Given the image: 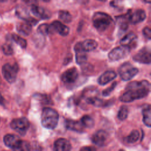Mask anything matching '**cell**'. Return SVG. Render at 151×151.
Returning <instances> with one entry per match:
<instances>
[{
  "label": "cell",
  "mask_w": 151,
  "mask_h": 151,
  "mask_svg": "<svg viewBox=\"0 0 151 151\" xmlns=\"http://www.w3.org/2000/svg\"><path fill=\"white\" fill-rule=\"evenodd\" d=\"M126 90L119 100L123 103H130L147 96L150 91V83L145 80L132 81L127 84Z\"/></svg>",
  "instance_id": "obj_1"
},
{
  "label": "cell",
  "mask_w": 151,
  "mask_h": 151,
  "mask_svg": "<svg viewBox=\"0 0 151 151\" xmlns=\"http://www.w3.org/2000/svg\"><path fill=\"white\" fill-rule=\"evenodd\" d=\"M59 120L58 112L50 107H44L41 113V124L48 129H54L57 126Z\"/></svg>",
  "instance_id": "obj_2"
},
{
  "label": "cell",
  "mask_w": 151,
  "mask_h": 151,
  "mask_svg": "<svg viewBox=\"0 0 151 151\" xmlns=\"http://www.w3.org/2000/svg\"><path fill=\"white\" fill-rule=\"evenodd\" d=\"M92 21L94 27L99 32H104L113 23L112 18L106 13L97 12L94 14Z\"/></svg>",
  "instance_id": "obj_3"
},
{
  "label": "cell",
  "mask_w": 151,
  "mask_h": 151,
  "mask_svg": "<svg viewBox=\"0 0 151 151\" xmlns=\"http://www.w3.org/2000/svg\"><path fill=\"white\" fill-rule=\"evenodd\" d=\"M4 143L7 147L13 150H31V145L29 143L22 140L18 136L15 134H6L4 137Z\"/></svg>",
  "instance_id": "obj_4"
},
{
  "label": "cell",
  "mask_w": 151,
  "mask_h": 151,
  "mask_svg": "<svg viewBox=\"0 0 151 151\" xmlns=\"http://www.w3.org/2000/svg\"><path fill=\"white\" fill-rule=\"evenodd\" d=\"M120 78L124 81H129L132 79L138 73V68L133 67L131 63L126 62L122 64L118 69Z\"/></svg>",
  "instance_id": "obj_5"
},
{
  "label": "cell",
  "mask_w": 151,
  "mask_h": 151,
  "mask_svg": "<svg viewBox=\"0 0 151 151\" xmlns=\"http://www.w3.org/2000/svg\"><path fill=\"white\" fill-rule=\"evenodd\" d=\"M19 67L17 64H11L7 63L4 64L2 68V73L4 78L9 83H14L17 76Z\"/></svg>",
  "instance_id": "obj_6"
},
{
  "label": "cell",
  "mask_w": 151,
  "mask_h": 151,
  "mask_svg": "<svg viewBox=\"0 0 151 151\" xmlns=\"http://www.w3.org/2000/svg\"><path fill=\"white\" fill-rule=\"evenodd\" d=\"M30 126L29 120L25 117H21L13 119L11 123V127L22 136H24Z\"/></svg>",
  "instance_id": "obj_7"
},
{
  "label": "cell",
  "mask_w": 151,
  "mask_h": 151,
  "mask_svg": "<svg viewBox=\"0 0 151 151\" xmlns=\"http://www.w3.org/2000/svg\"><path fill=\"white\" fill-rule=\"evenodd\" d=\"M130 52L129 46L121 45L113 48L108 54V58L110 61H116L127 57Z\"/></svg>",
  "instance_id": "obj_8"
},
{
  "label": "cell",
  "mask_w": 151,
  "mask_h": 151,
  "mask_svg": "<svg viewBox=\"0 0 151 151\" xmlns=\"http://www.w3.org/2000/svg\"><path fill=\"white\" fill-rule=\"evenodd\" d=\"M78 78V72L76 67H72L65 70L61 76V81L66 84L74 83Z\"/></svg>",
  "instance_id": "obj_9"
},
{
  "label": "cell",
  "mask_w": 151,
  "mask_h": 151,
  "mask_svg": "<svg viewBox=\"0 0 151 151\" xmlns=\"http://www.w3.org/2000/svg\"><path fill=\"white\" fill-rule=\"evenodd\" d=\"M133 59L136 62L149 64L151 61V54L150 50L147 47H144L140 50L137 53H136L133 57Z\"/></svg>",
  "instance_id": "obj_10"
},
{
  "label": "cell",
  "mask_w": 151,
  "mask_h": 151,
  "mask_svg": "<svg viewBox=\"0 0 151 151\" xmlns=\"http://www.w3.org/2000/svg\"><path fill=\"white\" fill-rule=\"evenodd\" d=\"M126 14L129 23L132 24H136L143 22L146 17L145 11L141 9H138L132 12H129Z\"/></svg>",
  "instance_id": "obj_11"
},
{
  "label": "cell",
  "mask_w": 151,
  "mask_h": 151,
  "mask_svg": "<svg viewBox=\"0 0 151 151\" xmlns=\"http://www.w3.org/2000/svg\"><path fill=\"white\" fill-rule=\"evenodd\" d=\"M15 13L18 18L24 20V21L29 22L32 25H35L38 22L37 20L34 18H32L29 15V13L28 9L22 5H19L16 8Z\"/></svg>",
  "instance_id": "obj_12"
},
{
  "label": "cell",
  "mask_w": 151,
  "mask_h": 151,
  "mask_svg": "<svg viewBox=\"0 0 151 151\" xmlns=\"http://www.w3.org/2000/svg\"><path fill=\"white\" fill-rule=\"evenodd\" d=\"M50 25L51 34L57 32L60 35L67 36L70 32L69 28L59 21H54Z\"/></svg>",
  "instance_id": "obj_13"
},
{
  "label": "cell",
  "mask_w": 151,
  "mask_h": 151,
  "mask_svg": "<svg viewBox=\"0 0 151 151\" xmlns=\"http://www.w3.org/2000/svg\"><path fill=\"white\" fill-rule=\"evenodd\" d=\"M74 50L76 52V63L78 65L84 64L87 60V55L86 52L83 50L81 42H77L74 48Z\"/></svg>",
  "instance_id": "obj_14"
},
{
  "label": "cell",
  "mask_w": 151,
  "mask_h": 151,
  "mask_svg": "<svg viewBox=\"0 0 151 151\" xmlns=\"http://www.w3.org/2000/svg\"><path fill=\"white\" fill-rule=\"evenodd\" d=\"M107 138V132L103 130H99L93 134L91 140L96 146L102 147L104 145Z\"/></svg>",
  "instance_id": "obj_15"
},
{
  "label": "cell",
  "mask_w": 151,
  "mask_h": 151,
  "mask_svg": "<svg viewBox=\"0 0 151 151\" xmlns=\"http://www.w3.org/2000/svg\"><path fill=\"white\" fill-rule=\"evenodd\" d=\"M31 11L34 16L42 19H48L51 16V14L48 10L34 4L31 7Z\"/></svg>",
  "instance_id": "obj_16"
},
{
  "label": "cell",
  "mask_w": 151,
  "mask_h": 151,
  "mask_svg": "<svg viewBox=\"0 0 151 151\" xmlns=\"http://www.w3.org/2000/svg\"><path fill=\"white\" fill-rule=\"evenodd\" d=\"M65 127L67 129L81 133L84 132V126L81 124L80 121L74 120L71 119H66L65 120Z\"/></svg>",
  "instance_id": "obj_17"
},
{
  "label": "cell",
  "mask_w": 151,
  "mask_h": 151,
  "mask_svg": "<svg viewBox=\"0 0 151 151\" xmlns=\"http://www.w3.org/2000/svg\"><path fill=\"white\" fill-rule=\"evenodd\" d=\"M54 149L57 151H68L71 149V145L67 139L60 138L55 141Z\"/></svg>",
  "instance_id": "obj_18"
},
{
  "label": "cell",
  "mask_w": 151,
  "mask_h": 151,
  "mask_svg": "<svg viewBox=\"0 0 151 151\" xmlns=\"http://www.w3.org/2000/svg\"><path fill=\"white\" fill-rule=\"evenodd\" d=\"M116 77L117 74L115 71L112 70L106 71L99 77L97 81L100 85L103 86L113 80Z\"/></svg>",
  "instance_id": "obj_19"
},
{
  "label": "cell",
  "mask_w": 151,
  "mask_h": 151,
  "mask_svg": "<svg viewBox=\"0 0 151 151\" xmlns=\"http://www.w3.org/2000/svg\"><path fill=\"white\" fill-rule=\"evenodd\" d=\"M17 30L20 34L28 36L32 31V25L26 21L18 23L17 25Z\"/></svg>",
  "instance_id": "obj_20"
},
{
  "label": "cell",
  "mask_w": 151,
  "mask_h": 151,
  "mask_svg": "<svg viewBox=\"0 0 151 151\" xmlns=\"http://www.w3.org/2000/svg\"><path fill=\"white\" fill-rule=\"evenodd\" d=\"M86 101L87 103L93 105L95 107H103L108 103L103 101L102 99L99 98L96 95L87 96L86 97Z\"/></svg>",
  "instance_id": "obj_21"
},
{
  "label": "cell",
  "mask_w": 151,
  "mask_h": 151,
  "mask_svg": "<svg viewBox=\"0 0 151 151\" xmlns=\"http://www.w3.org/2000/svg\"><path fill=\"white\" fill-rule=\"evenodd\" d=\"M81 45L86 52H89L94 50L98 46L96 41L91 39H88L81 42Z\"/></svg>",
  "instance_id": "obj_22"
},
{
  "label": "cell",
  "mask_w": 151,
  "mask_h": 151,
  "mask_svg": "<svg viewBox=\"0 0 151 151\" xmlns=\"http://www.w3.org/2000/svg\"><path fill=\"white\" fill-rule=\"evenodd\" d=\"M143 114V122L144 124L148 127L151 126V111H150V106L147 105L145 108L142 110Z\"/></svg>",
  "instance_id": "obj_23"
},
{
  "label": "cell",
  "mask_w": 151,
  "mask_h": 151,
  "mask_svg": "<svg viewBox=\"0 0 151 151\" xmlns=\"http://www.w3.org/2000/svg\"><path fill=\"white\" fill-rule=\"evenodd\" d=\"M137 38V35L133 32H130L124 36L120 41V43L122 45L129 46Z\"/></svg>",
  "instance_id": "obj_24"
},
{
  "label": "cell",
  "mask_w": 151,
  "mask_h": 151,
  "mask_svg": "<svg viewBox=\"0 0 151 151\" xmlns=\"http://www.w3.org/2000/svg\"><path fill=\"white\" fill-rule=\"evenodd\" d=\"M140 137V133L137 130H133L131 133L126 137L125 140L127 143H134L136 142Z\"/></svg>",
  "instance_id": "obj_25"
},
{
  "label": "cell",
  "mask_w": 151,
  "mask_h": 151,
  "mask_svg": "<svg viewBox=\"0 0 151 151\" xmlns=\"http://www.w3.org/2000/svg\"><path fill=\"white\" fill-rule=\"evenodd\" d=\"M84 127L92 128L94 125V121L90 116L84 115L80 120Z\"/></svg>",
  "instance_id": "obj_26"
},
{
  "label": "cell",
  "mask_w": 151,
  "mask_h": 151,
  "mask_svg": "<svg viewBox=\"0 0 151 151\" xmlns=\"http://www.w3.org/2000/svg\"><path fill=\"white\" fill-rule=\"evenodd\" d=\"M58 18L60 20H61L63 22L66 24L70 23L72 21L71 15L68 11L65 10H62L59 12Z\"/></svg>",
  "instance_id": "obj_27"
},
{
  "label": "cell",
  "mask_w": 151,
  "mask_h": 151,
  "mask_svg": "<svg viewBox=\"0 0 151 151\" xmlns=\"http://www.w3.org/2000/svg\"><path fill=\"white\" fill-rule=\"evenodd\" d=\"M11 37H12V39L14 40V41H15L21 48H25L27 47V42L24 38H22L21 37H20L19 35L16 34H12L11 35Z\"/></svg>",
  "instance_id": "obj_28"
},
{
  "label": "cell",
  "mask_w": 151,
  "mask_h": 151,
  "mask_svg": "<svg viewBox=\"0 0 151 151\" xmlns=\"http://www.w3.org/2000/svg\"><path fill=\"white\" fill-rule=\"evenodd\" d=\"M37 31L42 35H47L49 34H51L50 25L47 24H41L38 27Z\"/></svg>",
  "instance_id": "obj_29"
},
{
  "label": "cell",
  "mask_w": 151,
  "mask_h": 151,
  "mask_svg": "<svg viewBox=\"0 0 151 151\" xmlns=\"http://www.w3.org/2000/svg\"><path fill=\"white\" fill-rule=\"evenodd\" d=\"M128 114H129L128 107L125 105H123L120 107V109L117 114V117L120 120H124L127 117Z\"/></svg>",
  "instance_id": "obj_30"
},
{
  "label": "cell",
  "mask_w": 151,
  "mask_h": 151,
  "mask_svg": "<svg viewBox=\"0 0 151 151\" xmlns=\"http://www.w3.org/2000/svg\"><path fill=\"white\" fill-rule=\"evenodd\" d=\"M117 83L116 81L113 82V83L111 84V85L109 87L106 88L105 90H104L103 91V92H102V95H103V96H104V97H106V96H108L109 95H110V93L114 90V88H116V86H117Z\"/></svg>",
  "instance_id": "obj_31"
},
{
  "label": "cell",
  "mask_w": 151,
  "mask_h": 151,
  "mask_svg": "<svg viewBox=\"0 0 151 151\" xmlns=\"http://www.w3.org/2000/svg\"><path fill=\"white\" fill-rule=\"evenodd\" d=\"M2 51H3L4 53L7 55H12L14 52V50H13L12 46L9 44H4L2 45Z\"/></svg>",
  "instance_id": "obj_32"
},
{
  "label": "cell",
  "mask_w": 151,
  "mask_h": 151,
  "mask_svg": "<svg viewBox=\"0 0 151 151\" xmlns=\"http://www.w3.org/2000/svg\"><path fill=\"white\" fill-rule=\"evenodd\" d=\"M143 34L145 37L148 40H150L151 38V30L150 27H145L143 29Z\"/></svg>",
  "instance_id": "obj_33"
},
{
  "label": "cell",
  "mask_w": 151,
  "mask_h": 151,
  "mask_svg": "<svg viewBox=\"0 0 151 151\" xmlns=\"http://www.w3.org/2000/svg\"><path fill=\"white\" fill-rule=\"evenodd\" d=\"M96 150V148L92 146H84L80 149V150H83V151H87V150L92 151V150Z\"/></svg>",
  "instance_id": "obj_34"
},
{
  "label": "cell",
  "mask_w": 151,
  "mask_h": 151,
  "mask_svg": "<svg viewBox=\"0 0 151 151\" xmlns=\"http://www.w3.org/2000/svg\"><path fill=\"white\" fill-rule=\"evenodd\" d=\"M4 104H5V99L0 93V104L4 105Z\"/></svg>",
  "instance_id": "obj_35"
},
{
  "label": "cell",
  "mask_w": 151,
  "mask_h": 151,
  "mask_svg": "<svg viewBox=\"0 0 151 151\" xmlns=\"http://www.w3.org/2000/svg\"><path fill=\"white\" fill-rule=\"evenodd\" d=\"M78 2L81 4H86L88 2L89 0H76Z\"/></svg>",
  "instance_id": "obj_36"
},
{
  "label": "cell",
  "mask_w": 151,
  "mask_h": 151,
  "mask_svg": "<svg viewBox=\"0 0 151 151\" xmlns=\"http://www.w3.org/2000/svg\"><path fill=\"white\" fill-rule=\"evenodd\" d=\"M22 1L26 3H32V2H34V0H22Z\"/></svg>",
  "instance_id": "obj_37"
},
{
  "label": "cell",
  "mask_w": 151,
  "mask_h": 151,
  "mask_svg": "<svg viewBox=\"0 0 151 151\" xmlns=\"http://www.w3.org/2000/svg\"><path fill=\"white\" fill-rule=\"evenodd\" d=\"M145 2L146 3H148V4H150L151 2V0H144Z\"/></svg>",
  "instance_id": "obj_38"
},
{
  "label": "cell",
  "mask_w": 151,
  "mask_h": 151,
  "mask_svg": "<svg viewBox=\"0 0 151 151\" xmlns=\"http://www.w3.org/2000/svg\"><path fill=\"white\" fill-rule=\"evenodd\" d=\"M8 0H0V2H7Z\"/></svg>",
  "instance_id": "obj_39"
},
{
  "label": "cell",
  "mask_w": 151,
  "mask_h": 151,
  "mask_svg": "<svg viewBox=\"0 0 151 151\" xmlns=\"http://www.w3.org/2000/svg\"><path fill=\"white\" fill-rule=\"evenodd\" d=\"M97 1H101V2H105V1H106L107 0H97Z\"/></svg>",
  "instance_id": "obj_40"
},
{
  "label": "cell",
  "mask_w": 151,
  "mask_h": 151,
  "mask_svg": "<svg viewBox=\"0 0 151 151\" xmlns=\"http://www.w3.org/2000/svg\"><path fill=\"white\" fill-rule=\"evenodd\" d=\"M0 83H1V77H0Z\"/></svg>",
  "instance_id": "obj_41"
}]
</instances>
